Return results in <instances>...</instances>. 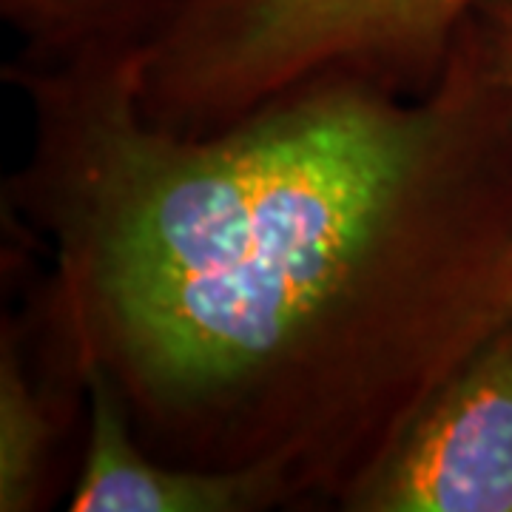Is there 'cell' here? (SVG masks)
Returning a JSON list of instances; mask_svg holds the SVG:
<instances>
[{"label": "cell", "mask_w": 512, "mask_h": 512, "mask_svg": "<svg viewBox=\"0 0 512 512\" xmlns=\"http://www.w3.org/2000/svg\"><path fill=\"white\" fill-rule=\"evenodd\" d=\"M467 18L476 26L493 72L512 94V0H478Z\"/></svg>", "instance_id": "8992f818"}, {"label": "cell", "mask_w": 512, "mask_h": 512, "mask_svg": "<svg viewBox=\"0 0 512 512\" xmlns=\"http://www.w3.org/2000/svg\"><path fill=\"white\" fill-rule=\"evenodd\" d=\"M86 447L69 495L72 512H262L288 507L254 473L168 464L140 444L123 402L100 373H86Z\"/></svg>", "instance_id": "3957f363"}, {"label": "cell", "mask_w": 512, "mask_h": 512, "mask_svg": "<svg viewBox=\"0 0 512 512\" xmlns=\"http://www.w3.org/2000/svg\"><path fill=\"white\" fill-rule=\"evenodd\" d=\"M26 322L3 319L0 336V510H43L72 404L83 382L35 342Z\"/></svg>", "instance_id": "277c9868"}, {"label": "cell", "mask_w": 512, "mask_h": 512, "mask_svg": "<svg viewBox=\"0 0 512 512\" xmlns=\"http://www.w3.org/2000/svg\"><path fill=\"white\" fill-rule=\"evenodd\" d=\"M177 0H0L26 37V55H63L94 43L140 40Z\"/></svg>", "instance_id": "5b68a950"}, {"label": "cell", "mask_w": 512, "mask_h": 512, "mask_svg": "<svg viewBox=\"0 0 512 512\" xmlns=\"http://www.w3.org/2000/svg\"><path fill=\"white\" fill-rule=\"evenodd\" d=\"M345 512H512V319L441 384Z\"/></svg>", "instance_id": "7a4b0ae2"}, {"label": "cell", "mask_w": 512, "mask_h": 512, "mask_svg": "<svg viewBox=\"0 0 512 512\" xmlns=\"http://www.w3.org/2000/svg\"><path fill=\"white\" fill-rule=\"evenodd\" d=\"M32 151L3 205L49 259L37 342L168 464L336 507L512 319V94L470 18L439 83L319 77L183 137L134 40L6 66Z\"/></svg>", "instance_id": "6da1fadb"}]
</instances>
